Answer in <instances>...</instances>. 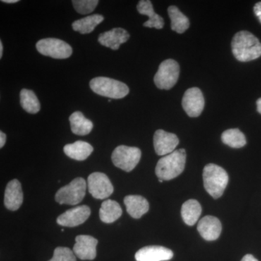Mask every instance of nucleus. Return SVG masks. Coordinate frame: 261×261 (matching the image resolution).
<instances>
[{"mask_svg": "<svg viewBox=\"0 0 261 261\" xmlns=\"http://www.w3.org/2000/svg\"><path fill=\"white\" fill-rule=\"evenodd\" d=\"M6 135L3 132H0V147L3 148L4 147L5 142H6Z\"/></svg>", "mask_w": 261, "mask_h": 261, "instance_id": "31", "label": "nucleus"}, {"mask_svg": "<svg viewBox=\"0 0 261 261\" xmlns=\"http://www.w3.org/2000/svg\"><path fill=\"white\" fill-rule=\"evenodd\" d=\"M124 204L126 211L132 218L140 219L149 209L148 201L140 195H128L125 197Z\"/></svg>", "mask_w": 261, "mask_h": 261, "instance_id": "18", "label": "nucleus"}, {"mask_svg": "<svg viewBox=\"0 0 261 261\" xmlns=\"http://www.w3.org/2000/svg\"><path fill=\"white\" fill-rule=\"evenodd\" d=\"M129 37V34L125 29L115 28L99 34L98 42L101 45L117 50L122 44L128 40Z\"/></svg>", "mask_w": 261, "mask_h": 261, "instance_id": "16", "label": "nucleus"}, {"mask_svg": "<svg viewBox=\"0 0 261 261\" xmlns=\"http://www.w3.org/2000/svg\"><path fill=\"white\" fill-rule=\"evenodd\" d=\"M231 49L233 56L239 61H251L261 56L260 41L247 31H241L233 36Z\"/></svg>", "mask_w": 261, "mask_h": 261, "instance_id": "1", "label": "nucleus"}, {"mask_svg": "<svg viewBox=\"0 0 261 261\" xmlns=\"http://www.w3.org/2000/svg\"><path fill=\"white\" fill-rule=\"evenodd\" d=\"M122 208L116 201L107 200L102 202L99 209V218L103 223L111 224L121 217Z\"/></svg>", "mask_w": 261, "mask_h": 261, "instance_id": "21", "label": "nucleus"}, {"mask_svg": "<svg viewBox=\"0 0 261 261\" xmlns=\"http://www.w3.org/2000/svg\"><path fill=\"white\" fill-rule=\"evenodd\" d=\"M221 140L225 145L232 148H241L246 145L245 136L238 128H231L223 132Z\"/></svg>", "mask_w": 261, "mask_h": 261, "instance_id": "27", "label": "nucleus"}, {"mask_svg": "<svg viewBox=\"0 0 261 261\" xmlns=\"http://www.w3.org/2000/svg\"><path fill=\"white\" fill-rule=\"evenodd\" d=\"M202 177L204 187L211 197L218 199L223 195L228 183V175L224 168L213 163L206 165Z\"/></svg>", "mask_w": 261, "mask_h": 261, "instance_id": "3", "label": "nucleus"}, {"mask_svg": "<svg viewBox=\"0 0 261 261\" xmlns=\"http://www.w3.org/2000/svg\"><path fill=\"white\" fill-rule=\"evenodd\" d=\"M182 107L192 118L200 116L205 107V99L200 89L197 87L187 89L182 98Z\"/></svg>", "mask_w": 261, "mask_h": 261, "instance_id": "10", "label": "nucleus"}, {"mask_svg": "<svg viewBox=\"0 0 261 261\" xmlns=\"http://www.w3.org/2000/svg\"><path fill=\"white\" fill-rule=\"evenodd\" d=\"M168 15L171 19V29L178 34H183L190 27V20L186 15L180 11L177 7L172 5L168 9Z\"/></svg>", "mask_w": 261, "mask_h": 261, "instance_id": "24", "label": "nucleus"}, {"mask_svg": "<svg viewBox=\"0 0 261 261\" xmlns=\"http://www.w3.org/2000/svg\"><path fill=\"white\" fill-rule=\"evenodd\" d=\"M256 104L257 112L260 113L261 114V98H260V99H257Z\"/></svg>", "mask_w": 261, "mask_h": 261, "instance_id": "33", "label": "nucleus"}, {"mask_svg": "<svg viewBox=\"0 0 261 261\" xmlns=\"http://www.w3.org/2000/svg\"><path fill=\"white\" fill-rule=\"evenodd\" d=\"M20 105L27 113L36 114L40 111V103L32 90L23 89L20 93Z\"/></svg>", "mask_w": 261, "mask_h": 261, "instance_id": "26", "label": "nucleus"}, {"mask_svg": "<svg viewBox=\"0 0 261 261\" xmlns=\"http://www.w3.org/2000/svg\"><path fill=\"white\" fill-rule=\"evenodd\" d=\"M93 150V147L84 141H76L74 143L65 145L63 148L68 157L80 161L88 159Z\"/></svg>", "mask_w": 261, "mask_h": 261, "instance_id": "20", "label": "nucleus"}, {"mask_svg": "<svg viewBox=\"0 0 261 261\" xmlns=\"http://www.w3.org/2000/svg\"><path fill=\"white\" fill-rule=\"evenodd\" d=\"M89 86L94 93L111 99H121L129 93L126 84L108 77L94 78Z\"/></svg>", "mask_w": 261, "mask_h": 261, "instance_id": "4", "label": "nucleus"}, {"mask_svg": "<svg viewBox=\"0 0 261 261\" xmlns=\"http://www.w3.org/2000/svg\"><path fill=\"white\" fill-rule=\"evenodd\" d=\"M181 217L185 224L188 226H193L202 214V207L198 201L189 200L182 205Z\"/></svg>", "mask_w": 261, "mask_h": 261, "instance_id": "23", "label": "nucleus"}, {"mask_svg": "<svg viewBox=\"0 0 261 261\" xmlns=\"http://www.w3.org/2000/svg\"><path fill=\"white\" fill-rule=\"evenodd\" d=\"M23 194L21 185L17 179L10 181L7 185L5 192L4 203L8 210H18L23 203Z\"/></svg>", "mask_w": 261, "mask_h": 261, "instance_id": "17", "label": "nucleus"}, {"mask_svg": "<svg viewBox=\"0 0 261 261\" xmlns=\"http://www.w3.org/2000/svg\"><path fill=\"white\" fill-rule=\"evenodd\" d=\"M70 128L75 135L85 136L89 135L93 128V123L84 117L83 113L76 111L69 117Z\"/></svg>", "mask_w": 261, "mask_h": 261, "instance_id": "22", "label": "nucleus"}, {"mask_svg": "<svg viewBox=\"0 0 261 261\" xmlns=\"http://www.w3.org/2000/svg\"><path fill=\"white\" fill-rule=\"evenodd\" d=\"M3 55V44L2 41H0V58H2Z\"/></svg>", "mask_w": 261, "mask_h": 261, "instance_id": "35", "label": "nucleus"}, {"mask_svg": "<svg viewBox=\"0 0 261 261\" xmlns=\"http://www.w3.org/2000/svg\"><path fill=\"white\" fill-rule=\"evenodd\" d=\"M137 9L141 15H147L149 20L143 24L147 28L161 29L164 27V20L162 17L154 13L153 6L149 0H141L137 6Z\"/></svg>", "mask_w": 261, "mask_h": 261, "instance_id": "19", "label": "nucleus"}, {"mask_svg": "<svg viewBox=\"0 0 261 261\" xmlns=\"http://www.w3.org/2000/svg\"><path fill=\"white\" fill-rule=\"evenodd\" d=\"M141 156L142 152L137 147L120 145L113 151L112 161L117 168L130 172L140 162Z\"/></svg>", "mask_w": 261, "mask_h": 261, "instance_id": "7", "label": "nucleus"}, {"mask_svg": "<svg viewBox=\"0 0 261 261\" xmlns=\"http://www.w3.org/2000/svg\"><path fill=\"white\" fill-rule=\"evenodd\" d=\"M49 261H76L74 252L68 247H58L54 250L53 258Z\"/></svg>", "mask_w": 261, "mask_h": 261, "instance_id": "29", "label": "nucleus"}, {"mask_svg": "<svg viewBox=\"0 0 261 261\" xmlns=\"http://www.w3.org/2000/svg\"><path fill=\"white\" fill-rule=\"evenodd\" d=\"M173 257L172 250L157 245L142 247L135 254L137 261H167Z\"/></svg>", "mask_w": 261, "mask_h": 261, "instance_id": "14", "label": "nucleus"}, {"mask_svg": "<svg viewBox=\"0 0 261 261\" xmlns=\"http://www.w3.org/2000/svg\"><path fill=\"white\" fill-rule=\"evenodd\" d=\"M187 153L185 149H176L159 160L155 168L159 179L169 181L179 176L185 168Z\"/></svg>", "mask_w": 261, "mask_h": 261, "instance_id": "2", "label": "nucleus"}, {"mask_svg": "<svg viewBox=\"0 0 261 261\" xmlns=\"http://www.w3.org/2000/svg\"><path fill=\"white\" fill-rule=\"evenodd\" d=\"M179 140L178 137L173 133H168L166 130L159 129L154 133L153 145L154 151L158 155H167L174 152L178 145Z\"/></svg>", "mask_w": 261, "mask_h": 261, "instance_id": "11", "label": "nucleus"}, {"mask_svg": "<svg viewBox=\"0 0 261 261\" xmlns=\"http://www.w3.org/2000/svg\"><path fill=\"white\" fill-rule=\"evenodd\" d=\"M241 261H258L255 258L253 255H250V254H248V255H245L243 257V258L242 259Z\"/></svg>", "mask_w": 261, "mask_h": 261, "instance_id": "32", "label": "nucleus"}, {"mask_svg": "<svg viewBox=\"0 0 261 261\" xmlns=\"http://www.w3.org/2000/svg\"><path fill=\"white\" fill-rule=\"evenodd\" d=\"M91 210L87 205H80L65 211L57 219L60 226L75 227L84 224L89 219Z\"/></svg>", "mask_w": 261, "mask_h": 261, "instance_id": "12", "label": "nucleus"}, {"mask_svg": "<svg viewBox=\"0 0 261 261\" xmlns=\"http://www.w3.org/2000/svg\"><path fill=\"white\" fill-rule=\"evenodd\" d=\"M36 47L40 54L55 59H66L73 53V49L68 43L56 38L41 39Z\"/></svg>", "mask_w": 261, "mask_h": 261, "instance_id": "8", "label": "nucleus"}, {"mask_svg": "<svg viewBox=\"0 0 261 261\" xmlns=\"http://www.w3.org/2000/svg\"><path fill=\"white\" fill-rule=\"evenodd\" d=\"M253 10L257 18H258L259 21L261 23V2L255 5Z\"/></svg>", "mask_w": 261, "mask_h": 261, "instance_id": "30", "label": "nucleus"}, {"mask_svg": "<svg viewBox=\"0 0 261 261\" xmlns=\"http://www.w3.org/2000/svg\"><path fill=\"white\" fill-rule=\"evenodd\" d=\"M159 181L160 182H161V183H162V182L163 181V180H161V179H159Z\"/></svg>", "mask_w": 261, "mask_h": 261, "instance_id": "36", "label": "nucleus"}, {"mask_svg": "<svg viewBox=\"0 0 261 261\" xmlns=\"http://www.w3.org/2000/svg\"><path fill=\"white\" fill-rule=\"evenodd\" d=\"M179 72V65L174 60L163 61L154 75V82L156 87L160 89H171L178 82Z\"/></svg>", "mask_w": 261, "mask_h": 261, "instance_id": "6", "label": "nucleus"}, {"mask_svg": "<svg viewBox=\"0 0 261 261\" xmlns=\"http://www.w3.org/2000/svg\"><path fill=\"white\" fill-rule=\"evenodd\" d=\"M98 240L89 235H79L75 238L73 252L81 260H92L97 256Z\"/></svg>", "mask_w": 261, "mask_h": 261, "instance_id": "13", "label": "nucleus"}, {"mask_svg": "<svg viewBox=\"0 0 261 261\" xmlns=\"http://www.w3.org/2000/svg\"><path fill=\"white\" fill-rule=\"evenodd\" d=\"M222 230V225L219 219L212 216H207L201 219L197 225V231L201 237L207 241H214L219 238Z\"/></svg>", "mask_w": 261, "mask_h": 261, "instance_id": "15", "label": "nucleus"}, {"mask_svg": "<svg viewBox=\"0 0 261 261\" xmlns=\"http://www.w3.org/2000/svg\"><path fill=\"white\" fill-rule=\"evenodd\" d=\"M103 20H104V17L102 15H89L85 18L75 20L72 24V28L75 32H80V34H90L91 32H93L97 25L102 23Z\"/></svg>", "mask_w": 261, "mask_h": 261, "instance_id": "25", "label": "nucleus"}, {"mask_svg": "<svg viewBox=\"0 0 261 261\" xmlns=\"http://www.w3.org/2000/svg\"><path fill=\"white\" fill-rule=\"evenodd\" d=\"M3 3H10V4H12V3H18V0H2Z\"/></svg>", "mask_w": 261, "mask_h": 261, "instance_id": "34", "label": "nucleus"}, {"mask_svg": "<svg viewBox=\"0 0 261 261\" xmlns=\"http://www.w3.org/2000/svg\"><path fill=\"white\" fill-rule=\"evenodd\" d=\"M87 186L89 193L98 200L108 198L114 191L111 180L103 173L94 172L89 175Z\"/></svg>", "mask_w": 261, "mask_h": 261, "instance_id": "9", "label": "nucleus"}, {"mask_svg": "<svg viewBox=\"0 0 261 261\" xmlns=\"http://www.w3.org/2000/svg\"><path fill=\"white\" fill-rule=\"evenodd\" d=\"M87 183L83 178H75L69 185L62 187L56 195V201L63 205H75L80 203L86 195Z\"/></svg>", "mask_w": 261, "mask_h": 261, "instance_id": "5", "label": "nucleus"}, {"mask_svg": "<svg viewBox=\"0 0 261 261\" xmlns=\"http://www.w3.org/2000/svg\"><path fill=\"white\" fill-rule=\"evenodd\" d=\"M75 10L80 14H89L92 13L97 6L98 0H73L72 2Z\"/></svg>", "mask_w": 261, "mask_h": 261, "instance_id": "28", "label": "nucleus"}]
</instances>
